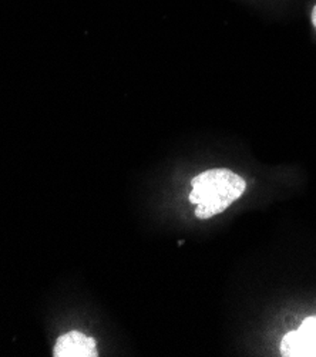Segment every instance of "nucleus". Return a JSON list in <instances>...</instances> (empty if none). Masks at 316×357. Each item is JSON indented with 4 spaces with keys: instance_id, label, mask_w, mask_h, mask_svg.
<instances>
[{
    "instance_id": "4",
    "label": "nucleus",
    "mask_w": 316,
    "mask_h": 357,
    "mask_svg": "<svg viewBox=\"0 0 316 357\" xmlns=\"http://www.w3.org/2000/svg\"><path fill=\"white\" fill-rule=\"evenodd\" d=\"M242 2L265 13H284L294 0H242Z\"/></svg>"
},
{
    "instance_id": "3",
    "label": "nucleus",
    "mask_w": 316,
    "mask_h": 357,
    "mask_svg": "<svg viewBox=\"0 0 316 357\" xmlns=\"http://www.w3.org/2000/svg\"><path fill=\"white\" fill-rule=\"evenodd\" d=\"M54 357H97L96 340L82 332L73 331L61 335L53 349Z\"/></svg>"
},
{
    "instance_id": "1",
    "label": "nucleus",
    "mask_w": 316,
    "mask_h": 357,
    "mask_svg": "<svg viewBox=\"0 0 316 357\" xmlns=\"http://www.w3.org/2000/svg\"><path fill=\"white\" fill-rule=\"evenodd\" d=\"M191 185L190 201L197 205L198 220L213 218L224 212L247 188L243 178L227 168L206 169L193 178Z\"/></svg>"
},
{
    "instance_id": "5",
    "label": "nucleus",
    "mask_w": 316,
    "mask_h": 357,
    "mask_svg": "<svg viewBox=\"0 0 316 357\" xmlns=\"http://www.w3.org/2000/svg\"><path fill=\"white\" fill-rule=\"evenodd\" d=\"M309 13H310V15H309V17H310V24H312V27L316 30V2L312 5Z\"/></svg>"
},
{
    "instance_id": "2",
    "label": "nucleus",
    "mask_w": 316,
    "mask_h": 357,
    "mask_svg": "<svg viewBox=\"0 0 316 357\" xmlns=\"http://www.w3.org/2000/svg\"><path fill=\"white\" fill-rule=\"evenodd\" d=\"M280 354L285 357H316V316L305 319L299 329L284 336Z\"/></svg>"
}]
</instances>
